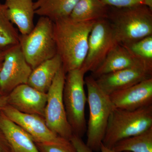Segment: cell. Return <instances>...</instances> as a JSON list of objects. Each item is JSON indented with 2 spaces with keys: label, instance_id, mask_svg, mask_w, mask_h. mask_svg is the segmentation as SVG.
Wrapping results in <instances>:
<instances>
[{
  "label": "cell",
  "instance_id": "obj_20",
  "mask_svg": "<svg viewBox=\"0 0 152 152\" xmlns=\"http://www.w3.org/2000/svg\"><path fill=\"white\" fill-rule=\"evenodd\" d=\"M112 149L116 152H152V126L143 132L121 140Z\"/></svg>",
  "mask_w": 152,
  "mask_h": 152
},
{
  "label": "cell",
  "instance_id": "obj_17",
  "mask_svg": "<svg viewBox=\"0 0 152 152\" xmlns=\"http://www.w3.org/2000/svg\"><path fill=\"white\" fill-rule=\"evenodd\" d=\"M62 66L61 60L57 54L32 70L27 84L41 92L47 93Z\"/></svg>",
  "mask_w": 152,
  "mask_h": 152
},
{
  "label": "cell",
  "instance_id": "obj_8",
  "mask_svg": "<svg viewBox=\"0 0 152 152\" xmlns=\"http://www.w3.org/2000/svg\"><path fill=\"white\" fill-rule=\"evenodd\" d=\"M119 44L107 19L95 21L89 36L88 52L81 67L86 73L96 70L113 48Z\"/></svg>",
  "mask_w": 152,
  "mask_h": 152
},
{
  "label": "cell",
  "instance_id": "obj_18",
  "mask_svg": "<svg viewBox=\"0 0 152 152\" xmlns=\"http://www.w3.org/2000/svg\"><path fill=\"white\" fill-rule=\"evenodd\" d=\"M110 9L100 0H79L69 17L77 22L96 21L107 19Z\"/></svg>",
  "mask_w": 152,
  "mask_h": 152
},
{
  "label": "cell",
  "instance_id": "obj_7",
  "mask_svg": "<svg viewBox=\"0 0 152 152\" xmlns=\"http://www.w3.org/2000/svg\"><path fill=\"white\" fill-rule=\"evenodd\" d=\"M66 75L62 66L47 93L44 119L47 126L52 132L70 141L74 134L68 121L63 100Z\"/></svg>",
  "mask_w": 152,
  "mask_h": 152
},
{
  "label": "cell",
  "instance_id": "obj_14",
  "mask_svg": "<svg viewBox=\"0 0 152 152\" xmlns=\"http://www.w3.org/2000/svg\"><path fill=\"white\" fill-rule=\"evenodd\" d=\"M145 64L134 56L124 46L118 44L111 50L97 69L91 73L95 79L116 71Z\"/></svg>",
  "mask_w": 152,
  "mask_h": 152
},
{
  "label": "cell",
  "instance_id": "obj_26",
  "mask_svg": "<svg viewBox=\"0 0 152 152\" xmlns=\"http://www.w3.org/2000/svg\"><path fill=\"white\" fill-rule=\"evenodd\" d=\"M0 152H13L4 133L0 129Z\"/></svg>",
  "mask_w": 152,
  "mask_h": 152
},
{
  "label": "cell",
  "instance_id": "obj_6",
  "mask_svg": "<svg viewBox=\"0 0 152 152\" xmlns=\"http://www.w3.org/2000/svg\"><path fill=\"white\" fill-rule=\"evenodd\" d=\"M19 45L32 70L54 57L57 50L53 37V22L46 17H40L31 32L20 34Z\"/></svg>",
  "mask_w": 152,
  "mask_h": 152
},
{
  "label": "cell",
  "instance_id": "obj_16",
  "mask_svg": "<svg viewBox=\"0 0 152 152\" xmlns=\"http://www.w3.org/2000/svg\"><path fill=\"white\" fill-rule=\"evenodd\" d=\"M0 129L13 152H40L31 137L2 112L0 113Z\"/></svg>",
  "mask_w": 152,
  "mask_h": 152
},
{
  "label": "cell",
  "instance_id": "obj_12",
  "mask_svg": "<svg viewBox=\"0 0 152 152\" xmlns=\"http://www.w3.org/2000/svg\"><path fill=\"white\" fill-rule=\"evenodd\" d=\"M114 107L134 110L152 105V78L109 95Z\"/></svg>",
  "mask_w": 152,
  "mask_h": 152
},
{
  "label": "cell",
  "instance_id": "obj_2",
  "mask_svg": "<svg viewBox=\"0 0 152 152\" xmlns=\"http://www.w3.org/2000/svg\"><path fill=\"white\" fill-rule=\"evenodd\" d=\"M107 19L119 44L129 45L152 36V10L143 5L110 7Z\"/></svg>",
  "mask_w": 152,
  "mask_h": 152
},
{
  "label": "cell",
  "instance_id": "obj_13",
  "mask_svg": "<svg viewBox=\"0 0 152 152\" xmlns=\"http://www.w3.org/2000/svg\"><path fill=\"white\" fill-rule=\"evenodd\" d=\"M8 104L25 113L44 118L47 93L41 92L28 84L18 86L7 95Z\"/></svg>",
  "mask_w": 152,
  "mask_h": 152
},
{
  "label": "cell",
  "instance_id": "obj_31",
  "mask_svg": "<svg viewBox=\"0 0 152 152\" xmlns=\"http://www.w3.org/2000/svg\"><path fill=\"white\" fill-rule=\"evenodd\" d=\"M1 64H0V69H1ZM2 95H5L3 94V93L2 92L1 90V87H0V96H2Z\"/></svg>",
  "mask_w": 152,
  "mask_h": 152
},
{
  "label": "cell",
  "instance_id": "obj_9",
  "mask_svg": "<svg viewBox=\"0 0 152 152\" xmlns=\"http://www.w3.org/2000/svg\"><path fill=\"white\" fill-rule=\"evenodd\" d=\"M32 71L19 44L7 49L0 69V87L3 94L7 95L18 86L27 84Z\"/></svg>",
  "mask_w": 152,
  "mask_h": 152
},
{
  "label": "cell",
  "instance_id": "obj_4",
  "mask_svg": "<svg viewBox=\"0 0 152 152\" xmlns=\"http://www.w3.org/2000/svg\"><path fill=\"white\" fill-rule=\"evenodd\" d=\"M152 126V105L134 110L114 108L109 117L102 144L112 149L121 140L145 132Z\"/></svg>",
  "mask_w": 152,
  "mask_h": 152
},
{
  "label": "cell",
  "instance_id": "obj_22",
  "mask_svg": "<svg viewBox=\"0 0 152 152\" xmlns=\"http://www.w3.org/2000/svg\"><path fill=\"white\" fill-rule=\"evenodd\" d=\"M122 45L141 61L152 66V36L129 45Z\"/></svg>",
  "mask_w": 152,
  "mask_h": 152
},
{
  "label": "cell",
  "instance_id": "obj_15",
  "mask_svg": "<svg viewBox=\"0 0 152 152\" xmlns=\"http://www.w3.org/2000/svg\"><path fill=\"white\" fill-rule=\"evenodd\" d=\"M9 18L18 28L20 34H27L34 27V0H5Z\"/></svg>",
  "mask_w": 152,
  "mask_h": 152
},
{
  "label": "cell",
  "instance_id": "obj_24",
  "mask_svg": "<svg viewBox=\"0 0 152 152\" xmlns=\"http://www.w3.org/2000/svg\"><path fill=\"white\" fill-rule=\"evenodd\" d=\"M106 5L111 7L121 8L142 4L143 0H100Z\"/></svg>",
  "mask_w": 152,
  "mask_h": 152
},
{
  "label": "cell",
  "instance_id": "obj_27",
  "mask_svg": "<svg viewBox=\"0 0 152 152\" xmlns=\"http://www.w3.org/2000/svg\"><path fill=\"white\" fill-rule=\"evenodd\" d=\"M8 104L7 95L0 96V112Z\"/></svg>",
  "mask_w": 152,
  "mask_h": 152
},
{
  "label": "cell",
  "instance_id": "obj_23",
  "mask_svg": "<svg viewBox=\"0 0 152 152\" xmlns=\"http://www.w3.org/2000/svg\"><path fill=\"white\" fill-rule=\"evenodd\" d=\"M40 152H77L70 141L63 143H35Z\"/></svg>",
  "mask_w": 152,
  "mask_h": 152
},
{
  "label": "cell",
  "instance_id": "obj_19",
  "mask_svg": "<svg viewBox=\"0 0 152 152\" xmlns=\"http://www.w3.org/2000/svg\"><path fill=\"white\" fill-rule=\"evenodd\" d=\"M79 0H36L35 15L46 17L52 21L69 16Z\"/></svg>",
  "mask_w": 152,
  "mask_h": 152
},
{
  "label": "cell",
  "instance_id": "obj_29",
  "mask_svg": "<svg viewBox=\"0 0 152 152\" xmlns=\"http://www.w3.org/2000/svg\"><path fill=\"white\" fill-rule=\"evenodd\" d=\"M100 151L101 152H116L115 151L112 149H110L109 148H107V147L104 146L103 145L102 143L101 145L100 150Z\"/></svg>",
  "mask_w": 152,
  "mask_h": 152
},
{
  "label": "cell",
  "instance_id": "obj_10",
  "mask_svg": "<svg viewBox=\"0 0 152 152\" xmlns=\"http://www.w3.org/2000/svg\"><path fill=\"white\" fill-rule=\"evenodd\" d=\"M2 112L27 133L35 143H63L69 141L52 132L41 116L21 113L8 104Z\"/></svg>",
  "mask_w": 152,
  "mask_h": 152
},
{
  "label": "cell",
  "instance_id": "obj_11",
  "mask_svg": "<svg viewBox=\"0 0 152 152\" xmlns=\"http://www.w3.org/2000/svg\"><path fill=\"white\" fill-rule=\"evenodd\" d=\"M151 78L152 66L140 64L106 74L95 80L101 89L109 95Z\"/></svg>",
  "mask_w": 152,
  "mask_h": 152
},
{
  "label": "cell",
  "instance_id": "obj_1",
  "mask_svg": "<svg viewBox=\"0 0 152 152\" xmlns=\"http://www.w3.org/2000/svg\"><path fill=\"white\" fill-rule=\"evenodd\" d=\"M95 22H77L69 17L53 22L57 54L66 74L83 65L88 52L89 36Z\"/></svg>",
  "mask_w": 152,
  "mask_h": 152
},
{
  "label": "cell",
  "instance_id": "obj_25",
  "mask_svg": "<svg viewBox=\"0 0 152 152\" xmlns=\"http://www.w3.org/2000/svg\"><path fill=\"white\" fill-rule=\"evenodd\" d=\"M70 141L76 149L77 152H93L92 150L87 145L82 138L73 134Z\"/></svg>",
  "mask_w": 152,
  "mask_h": 152
},
{
  "label": "cell",
  "instance_id": "obj_30",
  "mask_svg": "<svg viewBox=\"0 0 152 152\" xmlns=\"http://www.w3.org/2000/svg\"><path fill=\"white\" fill-rule=\"evenodd\" d=\"M6 51L7 50H0V64L2 62L6 54Z\"/></svg>",
  "mask_w": 152,
  "mask_h": 152
},
{
  "label": "cell",
  "instance_id": "obj_21",
  "mask_svg": "<svg viewBox=\"0 0 152 152\" xmlns=\"http://www.w3.org/2000/svg\"><path fill=\"white\" fill-rule=\"evenodd\" d=\"M19 36L9 18L7 7L0 2V50H5L19 44Z\"/></svg>",
  "mask_w": 152,
  "mask_h": 152
},
{
  "label": "cell",
  "instance_id": "obj_5",
  "mask_svg": "<svg viewBox=\"0 0 152 152\" xmlns=\"http://www.w3.org/2000/svg\"><path fill=\"white\" fill-rule=\"evenodd\" d=\"M82 69L66 74L63 100L67 118L74 134L82 138L86 132L85 107L87 97L85 92L84 76Z\"/></svg>",
  "mask_w": 152,
  "mask_h": 152
},
{
  "label": "cell",
  "instance_id": "obj_3",
  "mask_svg": "<svg viewBox=\"0 0 152 152\" xmlns=\"http://www.w3.org/2000/svg\"><path fill=\"white\" fill-rule=\"evenodd\" d=\"M89 116L87 126L86 144L93 151H99L102 143L109 117L114 108L108 95L101 89L92 76L85 78Z\"/></svg>",
  "mask_w": 152,
  "mask_h": 152
},
{
  "label": "cell",
  "instance_id": "obj_28",
  "mask_svg": "<svg viewBox=\"0 0 152 152\" xmlns=\"http://www.w3.org/2000/svg\"><path fill=\"white\" fill-rule=\"evenodd\" d=\"M142 5L148 7L152 10V0H143Z\"/></svg>",
  "mask_w": 152,
  "mask_h": 152
}]
</instances>
